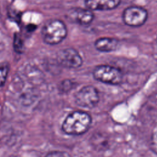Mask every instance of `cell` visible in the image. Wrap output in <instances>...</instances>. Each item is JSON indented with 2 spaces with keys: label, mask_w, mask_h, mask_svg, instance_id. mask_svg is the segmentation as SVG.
<instances>
[{
  "label": "cell",
  "mask_w": 157,
  "mask_h": 157,
  "mask_svg": "<svg viewBox=\"0 0 157 157\" xmlns=\"http://www.w3.org/2000/svg\"><path fill=\"white\" fill-rule=\"evenodd\" d=\"M45 157H70V156L64 151H52L45 155Z\"/></svg>",
  "instance_id": "15"
},
{
  "label": "cell",
  "mask_w": 157,
  "mask_h": 157,
  "mask_svg": "<svg viewBox=\"0 0 157 157\" xmlns=\"http://www.w3.org/2000/svg\"><path fill=\"white\" fill-rule=\"evenodd\" d=\"M67 33L66 26L62 21L52 20L44 25L42 29V37L46 44L56 45L66 38Z\"/></svg>",
  "instance_id": "2"
},
{
  "label": "cell",
  "mask_w": 157,
  "mask_h": 157,
  "mask_svg": "<svg viewBox=\"0 0 157 157\" xmlns=\"http://www.w3.org/2000/svg\"><path fill=\"white\" fill-rule=\"evenodd\" d=\"M56 58L61 65L70 69L78 68L83 63L80 55L73 48H67L59 51Z\"/></svg>",
  "instance_id": "6"
},
{
  "label": "cell",
  "mask_w": 157,
  "mask_h": 157,
  "mask_svg": "<svg viewBox=\"0 0 157 157\" xmlns=\"http://www.w3.org/2000/svg\"><path fill=\"white\" fill-rule=\"evenodd\" d=\"M91 144L96 150L105 149L108 145V140L105 136L101 133H95L91 138Z\"/></svg>",
  "instance_id": "10"
},
{
  "label": "cell",
  "mask_w": 157,
  "mask_h": 157,
  "mask_svg": "<svg viewBox=\"0 0 157 157\" xmlns=\"http://www.w3.org/2000/svg\"><path fill=\"white\" fill-rule=\"evenodd\" d=\"M151 145L153 148V150L157 152V128H156L151 135Z\"/></svg>",
  "instance_id": "14"
},
{
  "label": "cell",
  "mask_w": 157,
  "mask_h": 157,
  "mask_svg": "<svg viewBox=\"0 0 157 157\" xmlns=\"http://www.w3.org/2000/svg\"><path fill=\"white\" fill-rule=\"evenodd\" d=\"M122 18L124 23L128 26L138 27L145 23L148 18V12L143 7L130 6L124 9Z\"/></svg>",
  "instance_id": "5"
},
{
  "label": "cell",
  "mask_w": 157,
  "mask_h": 157,
  "mask_svg": "<svg viewBox=\"0 0 157 157\" xmlns=\"http://www.w3.org/2000/svg\"><path fill=\"white\" fill-rule=\"evenodd\" d=\"M94 78L104 83L120 84L123 80V73L118 68L105 64L97 66L93 72Z\"/></svg>",
  "instance_id": "3"
},
{
  "label": "cell",
  "mask_w": 157,
  "mask_h": 157,
  "mask_svg": "<svg viewBox=\"0 0 157 157\" xmlns=\"http://www.w3.org/2000/svg\"><path fill=\"white\" fill-rule=\"evenodd\" d=\"M75 101L78 106L91 109L95 107L98 103L99 101V93L93 86H85L76 93Z\"/></svg>",
  "instance_id": "4"
},
{
  "label": "cell",
  "mask_w": 157,
  "mask_h": 157,
  "mask_svg": "<svg viewBox=\"0 0 157 157\" xmlns=\"http://www.w3.org/2000/svg\"><path fill=\"white\" fill-rule=\"evenodd\" d=\"M118 44V41L114 38L101 37L94 42V47L99 52H110L115 50Z\"/></svg>",
  "instance_id": "9"
},
{
  "label": "cell",
  "mask_w": 157,
  "mask_h": 157,
  "mask_svg": "<svg viewBox=\"0 0 157 157\" xmlns=\"http://www.w3.org/2000/svg\"><path fill=\"white\" fill-rule=\"evenodd\" d=\"M94 18V15L91 10L86 8H73L66 13V18L69 21L84 26L90 25Z\"/></svg>",
  "instance_id": "7"
},
{
  "label": "cell",
  "mask_w": 157,
  "mask_h": 157,
  "mask_svg": "<svg viewBox=\"0 0 157 157\" xmlns=\"http://www.w3.org/2000/svg\"><path fill=\"white\" fill-rule=\"evenodd\" d=\"M91 123V117L86 112L74 111L69 114L62 124V130L69 135H80L86 132Z\"/></svg>",
  "instance_id": "1"
},
{
  "label": "cell",
  "mask_w": 157,
  "mask_h": 157,
  "mask_svg": "<svg viewBox=\"0 0 157 157\" xmlns=\"http://www.w3.org/2000/svg\"><path fill=\"white\" fill-rule=\"evenodd\" d=\"M73 85L74 83L72 81L70 80H65L61 83L59 88L63 92H67L72 88Z\"/></svg>",
  "instance_id": "13"
},
{
  "label": "cell",
  "mask_w": 157,
  "mask_h": 157,
  "mask_svg": "<svg viewBox=\"0 0 157 157\" xmlns=\"http://www.w3.org/2000/svg\"><path fill=\"white\" fill-rule=\"evenodd\" d=\"M121 0H85V5L90 10H109L117 8Z\"/></svg>",
  "instance_id": "8"
},
{
  "label": "cell",
  "mask_w": 157,
  "mask_h": 157,
  "mask_svg": "<svg viewBox=\"0 0 157 157\" xmlns=\"http://www.w3.org/2000/svg\"><path fill=\"white\" fill-rule=\"evenodd\" d=\"M9 67L7 65L0 66V87L3 86L6 81Z\"/></svg>",
  "instance_id": "11"
},
{
  "label": "cell",
  "mask_w": 157,
  "mask_h": 157,
  "mask_svg": "<svg viewBox=\"0 0 157 157\" xmlns=\"http://www.w3.org/2000/svg\"><path fill=\"white\" fill-rule=\"evenodd\" d=\"M36 28V26L34 25H29L28 26H27V29L28 31H34Z\"/></svg>",
  "instance_id": "16"
},
{
  "label": "cell",
  "mask_w": 157,
  "mask_h": 157,
  "mask_svg": "<svg viewBox=\"0 0 157 157\" xmlns=\"http://www.w3.org/2000/svg\"><path fill=\"white\" fill-rule=\"evenodd\" d=\"M13 47L14 50L16 52L21 53L23 49V42L20 37V36L18 34H15L14 35V40H13Z\"/></svg>",
  "instance_id": "12"
}]
</instances>
